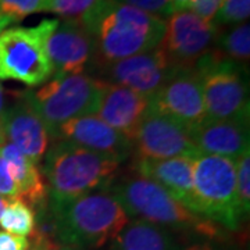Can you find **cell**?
<instances>
[{"label": "cell", "mask_w": 250, "mask_h": 250, "mask_svg": "<svg viewBox=\"0 0 250 250\" xmlns=\"http://www.w3.org/2000/svg\"><path fill=\"white\" fill-rule=\"evenodd\" d=\"M80 24L93 41V64L150 52L160 46L166 32V20L114 0H100Z\"/></svg>", "instance_id": "cell-1"}, {"label": "cell", "mask_w": 250, "mask_h": 250, "mask_svg": "<svg viewBox=\"0 0 250 250\" xmlns=\"http://www.w3.org/2000/svg\"><path fill=\"white\" fill-rule=\"evenodd\" d=\"M49 205L56 217L59 243L80 249H99L113 242L129 221L110 188L62 203L49 199Z\"/></svg>", "instance_id": "cell-2"}, {"label": "cell", "mask_w": 250, "mask_h": 250, "mask_svg": "<svg viewBox=\"0 0 250 250\" xmlns=\"http://www.w3.org/2000/svg\"><path fill=\"white\" fill-rule=\"evenodd\" d=\"M120 163L68 141H54L45 154L42 174L49 199L62 203L114 184Z\"/></svg>", "instance_id": "cell-3"}, {"label": "cell", "mask_w": 250, "mask_h": 250, "mask_svg": "<svg viewBox=\"0 0 250 250\" xmlns=\"http://www.w3.org/2000/svg\"><path fill=\"white\" fill-rule=\"evenodd\" d=\"M110 190L132 220H143L170 232L199 233L206 238L220 235L217 224L189 211L152 179L141 175L116 179Z\"/></svg>", "instance_id": "cell-4"}, {"label": "cell", "mask_w": 250, "mask_h": 250, "mask_svg": "<svg viewBox=\"0 0 250 250\" xmlns=\"http://www.w3.org/2000/svg\"><path fill=\"white\" fill-rule=\"evenodd\" d=\"M106 82L89 74L52 77L38 90H27L28 100L43 120L50 141L59 126L77 117L95 114Z\"/></svg>", "instance_id": "cell-5"}, {"label": "cell", "mask_w": 250, "mask_h": 250, "mask_svg": "<svg viewBox=\"0 0 250 250\" xmlns=\"http://www.w3.org/2000/svg\"><path fill=\"white\" fill-rule=\"evenodd\" d=\"M193 68L200 77L207 118H249V80L243 64L224 59L211 49Z\"/></svg>", "instance_id": "cell-6"}, {"label": "cell", "mask_w": 250, "mask_h": 250, "mask_svg": "<svg viewBox=\"0 0 250 250\" xmlns=\"http://www.w3.org/2000/svg\"><path fill=\"white\" fill-rule=\"evenodd\" d=\"M59 20H42L35 27H14L0 34V80L39 86L53 77L46 41Z\"/></svg>", "instance_id": "cell-7"}, {"label": "cell", "mask_w": 250, "mask_h": 250, "mask_svg": "<svg viewBox=\"0 0 250 250\" xmlns=\"http://www.w3.org/2000/svg\"><path fill=\"white\" fill-rule=\"evenodd\" d=\"M193 188L202 217L231 231L239 228L236 160L199 153L193 157Z\"/></svg>", "instance_id": "cell-8"}, {"label": "cell", "mask_w": 250, "mask_h": 250, "mask_svg": "<svg viewBox=\"0 0 250 250\" xmlns=\"http://www.w3.org/2000/svg\"><path fill=\"white\" fill-rule=\"evenodd\" d=\"M175 68L177 67L159 46L150 52L123 60L93 64L86 74L110 85H120L150 98L160 89Z\"/></svg>", "instance_id": "cell-9"}, {"label": "cell", "mask_w": 250, "mask_h": 250, "mask_svg": "<svg viewBox=\"0 0 250 250\" xmlns=\"http://www.w3.org/2000/svg\"><path fill=\"white\" fill-rule=\"evenodd\" d=\"M220 28L190 10L175 11L166 21L161 49L175 67L192 68L196 62L213 49Z\"/></svg>", "instance_id": "cell-10"}, {"label": "cell", "mask_w": 250, "mask_h": 250, "mask_svg": "<svg viewBox=\"0 0 250 250\" xmlns=\"http://www.w3.org/2000/svg\"><path fill=\"white\" fill-rule=\"evenodd\" d=\"M150 108L192 128L206 118L202 82L197 71L177 67L160 89L150 96Z\"/></svg>", "instance_id": "cell-11"}, {"label": "cell", "mask_w": 250, "mask_h": 250, "mask_svg": "<svg viewBox=\"0 0 250 250\" xmlns=\"http://www.w3.org/2000/svg\"><path fill=\"white\" fill-rule=\"evenodd\" d=\"M132 146L138 159L166 160L199 154L189 131L178 121L149 108L135 135Z\"/></svg>", "instance_id": "cell-12"}, {"label": "cell", "mask_w": 250, "mask_h": 250, "mask_svg": "<svg viewBox=\"0 0 250 250\" xmlns=\"http://www.w3.org/2000/svg\"><path fill=\"white\" fill-rule=\"evenodd\" d=\"M0 124L7 142L13 143L35 164L43 160L49 149L50 135L43 120L28 100L27 90L14 92V100L6 106Z\"/></svg>", "instance_id": "cell-13"}, {"label": "cell", "mask_w": 250, "mask_h": 250, "mask_svg": "<svg viewBox=\"0 0 250 250\" xmlns=\"http://www.w3.org/2000/svg\"><path fill=\"white\" fill-rule=\"evenodd\" d=\"M46 53L53 77L86 74L95 60V46L80 22L59 20L46 41Z\"/></svg>", "instance_id": "cell-14"}, {"label": "cell", "mask_w": 250, "mask_h": 250, "mask_svg": "<svg viewBox=\"0 0 250 250\" xmlns=\"http://www.w3.org/2000/svg\"><path fill=\"white\" fill-rule=\"evenodd\" d=\"M52 141H68L120 164L134 152L132 142L96 114L77 117L64 123L54 132Z\"/></svg>", "instance_id": "cell-15"}, {"label": "cell", "mask_w": 250, "mask_h": 250, "mask_svg": "<svg viewBox=\"0 0 250 250\" xmlns=\"http://www.w3.org/2000/svg\"><path fill=\"white\" fill-rule=\"evenodd\" d=\"M189 136L202 154L236 160L249 147V118H207L189 128Z\"/></svg>", "instance_id": "cell-16"}, {"label": "cell", "mask_w": 250, "mask_h": 250, "mask_svg": "<svg viewBox=\"0 0 250 250\" xmlns=\"http://www.w3.org/2000/svg\"><path fill=\"white\" fill-rule=\"evenodd\" d=\"M135 171L143 178L159 184L189 211L202 217L193 188V157L166 160L136 159Z\"/></svg>", "instance_id": "cell-17"}, {"label": "cell", "mask_w": 250, "mask_h": 250, "mask_svg": "<svg viewBox=\"0 0 250 250\" xmlns=\"http://www.w3.org/2000/svg\"><path fill=\"white\" fill-rule=\"evenodd\" d=\"M149 108V96L120 85L106 83L99 99L96 116L132 142Z\"/></svg>", "instance_id": "cell-18"}, {"label": "cell", "mask_w": 250, "mask_h": 250, "mask_svg": "<svg viewBox=\"0 0 250 250\" xmlns=\"http://www.w3.org/2000/svg\"><path fill=\"white\" fill-rule=\"evenodd\" d=\"M0 156L7 163L13 181L17 185L18 199L32 207L34 211L45 205L49 200V189L38 164L7 141L0 146Z\"/></svg>", "instance_id": "cell-19"}, {"label": "cell", "mask_w": 250, "mask_h": 250, "mask_svg": "<svg viewBox=\"0 0 250 250\" xmlns=\"http://www.w3.org/2000/svg\"><path fill=\"white\" fill-rule=\"evenodd\" d=\"M111 250H179V246L170 231L134 218L113 239Z\"/></svg>", "instance_id": "cell-20"}, {"label": "cell", "mask_w": 250, "mask_h": 250, "mask_svg": "<svg viewBox=\"0 0 250 250\" xmlns=\"http://www.w3.org/2000/svg\"><path fill=\"white\" fill-rule=\"evenodd\" d=\"M214 50L224 59L243 64L249 62L250 57V25L242 22L228 27L225 31H218L214 42Z\"/></svg>", "instance_id": "cell-21"}, {"label": "cell", "mask_w": 250, "mask_h": 250, "mask_svg": "<svg viewBox=\"0 0 250 250\" xmlns=\"http://www.w3.org/2000/svg\"><path fill=\"white\" fill-rule=\"evenodd\" d=\"M0 227L13 235L31 236L35 228V211L22 200L10 199L0 217Z\"/></svg>", "instance_id": "cell-22"}, {"label": "cell", "mask_w": 250, "mask_h": 250, "mask_svg": "<svg viewBox=\"0 0 250 250\" xmlns=\"http://www.w3.org/2000/svg\"><path fill=\"white\" fill-rule=\"evenodd\" d=\"M99 1L100 0H47L45 11L53 13L62 20L80 22Z\"/></svg>", "instance_id": "cell-23"}, {"label": "cell", "mask_w": 250, "mask_h": 250, "mask_svg": "<svg viewBox=\"0 0 250 250\" xmlns=\"http://www.w3.org/2000/svg\"><path fill=\"white\" fill-rule=\"evenodd\" d=\"M236 196L243 218L250 211V149L236 159Z\"/></svg>", "instance_id": "cell-24"}, {"label": "cell", "mask_w": 250, "mask_h": 250, "mask_svg": "<svg viewBox=\"0 0 250 250\" xmlns=\"http://www.w3.org/2000/svg\"><path fill=\"white\" fill-rule=\"evenodd\" d=\"M250 16V0H223L213 18V24L220 28L232 27L248 21Z\"/></svg>", "instance_id": "cell-25"}, {"label": "cell", "mask_w": 250, "mask_h": 250, "mask_svg": "<svg viewBox=\"0 0 250 250\" xmlns=\"http://www.w3.org/2000/svg\"><path fill=\"white\" fill-rule=\"evenodd\" d=\"M47 0H0V14L18 22L28 16L43 13Z\"/></svg>", "instance_id": "cell-26"}, {"label": "cell", "mask_w": 250, "mask_h": 250, "mask_svg": "<svg viewBox=\"0 0 250 250\" xmlns=\"http://www.w3.org/2000/svg\"><path fill=\"white\" fill-rule=\"evenodd\" d=\"M114 1L135 7L161 20L171 17L175 13L172 0H114Z\"/></svg>", "instance_id": "cell-27"}, {"label": "cell", "mask_w": 250, "mask_h": 250, "mask_svg": "<svg viewBox=\"0 0 250 250\" xmlns=\"http://www.w3.org/2000/svg\"><path fill=\"white\" fill-rule=\"evenodd\" d=\"M0 196L6 199H18L17 185L14 184L6 160L0 156Z\"/></svg>", "instance_id": "cell-28"}, {"label": "cell", "mask_w": 250, "mask_h": 250, "mask_svg": "<svg viewBox=\"0 0 250 250\" xmlns=\"http://www.w3.org/2000/svg\"><path fill=\"white\" fill-rule=\"evenodd\" d=\"M221 3H223V0H197L192 6L190 11H193L196 16L203 18L206 21H213Z\"/></svg>", "instance_id": "cell-29"}, {"label": "cell", "mask_w": 250, "mask_h": 250, "mask_svg": "<svg viewBox=\"0 0 250 250\" xmlns=\"http://www.w3.org/2000/svg\"><path fill=\"white\" fill-rule=\"evenodd\" d=\"M29 241L25 236L0 231V250H28Z\"/></svg>", "instance_id": "cell-30"}, {"label": "cell", "mask_w": 250, "mask_h": 250, "mask_svg": "<svg viewBox=\"0 0 250 250\" xmlns=\"http://www.w3.org/2000/svg\"><path fill=\"white\" fill-rule=\"evenodd\" d=\"M196 1L197 0H172V4L175 11H181V10H190Z\"/></svg>", "instance_id": "cell-31"}, {"label": "cell", "mask_w": 250, "mask_h": 250, "mask_svg": "<svg viewBox=\"0 0 250 250\" xmlns=\"http://www.w3.org/2000/svg\"><path fill=\"white\" fill-rule=\"evenodd\" d=\"M179 250H217L210 243V242H196V243H192L187 246L185 249H179Z\"/></svg>", "instance_id": "cell-32"}, {"label": "cell", "mask_w": 250, "mask_h": 250, "mask_svg": "<svg viewBox=\"0 0 250 250\" xmlns=\"http://www.w3.org/2000/svg\"><path fill=\"white\" fill-rule=\"evenodd\" d=\"M50 248L43 243V242H39V241H31L29 242V249L28 250H49Z\"/></svg>", "instance_id": "cell-33"}, {"label": "cell", "mask_w": 250, "mask_h": 250, "mask_svg": "<svg viewBox=\"0 0 250 250\" xmlns=\"http://www.w3.org/2000/svg\"><path fill=\"white\" fill-rule=\"evenodd\" d=\"M4 110H6V93H4V88L0 83V120L3 117Z\"/></svg>", "instance_id": "cell-34"}, {"label": "cell", "mask_w": 250, "mask_h": 250, "mask_svg": "<svg viewBox=\"0 0 250 250\" xmlns=\"http://www.w3.org/2000/svg\"><path fill=\"white\" fill-rule=\"evenodd\" d=\"M14 21L13 20H10L9 17H6V16H1L0 14V34L6 29V28L9 27L10 24H13Z\"/></svg>", "instance_id": "cell-35"}, {"label": "cell", "mask_w": 250, "mask_h": 250, "mask_svg": "<svg viewBox=\"0 0 250 250\" xmlns=\"http://www.w3.org/2000/svg\"><path fill=\"white\" fill-rule=\"evenodd\" d=\"M49 250H83L80 249V248H75V246H70V245H57V246H54L52 249Z\"/></svg>", "instance_id": "cell-36"}, {"label": "cell", "mask_w": 250, "mask_h": 250, "mask_svg": "<svg viewBox=\"0 0 250 250\" xmlns=\"http://www.w3.org/2000/svg\"><path fill=\"white\" fill-rule=\"evenodd\" d=\"M7 202H9V199L0 196V217H1L3 211H4V208H6V206H7Z\"/></svg>", "instance_id": "cell-37"}, {"label": "cell", "mask_w": 250, "mask_h": 250, "mask_svg": "<svg viewBox=\"0 0 250 250\" xmlns=\"http://www.w3.org/2000/svg\"><path fill=\"white\" fill-rule=\"evenodd\" d=\"M4 142H6V136H4V132H3L1 124H0V146H1Z\"/></svg>", "instance_id": "cell-38"}]
</instances>
